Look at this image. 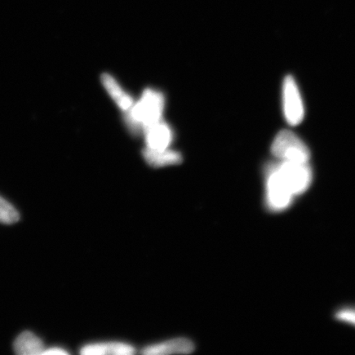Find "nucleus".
<instances>
[{"label": "nucleus", "instance_id": "obj_1", "mask_svg": "<svg viewBox=\"0 0 355 355\" xmlns=\"http://www.w3.org/2000/svg\"><path fill=\"white\" fill-rule=\"evenodd\" d=\"M165 98L161 92L146 89L137 103L127 111L125 122L130 130L139 135L146 127L162 121Z\"/></svg>", "mask_w": 355, "mask_h": 355}, {"label": "nucleus", "instance_id": "obj_2", "mask_svg": "<svg viewBox=\"0 0 355 355\" xmlns=\"http://www.w3.org/2000/svg\"><path fill=\"white\" fill-rule=\"evenodd\" d=\"M272 153L282 162L308 163L310 153L298 136L288 130H283L275 137L272 144Z\"/></svg>", "mask_w": 355, "mask_h": 355}, {"label": "nucleus", "instance_id": "obj_3", "mask_svg": "<svg viewBox=\"0 0 355 355\" xmlns=\"http://www.w3.org/2000/svg\"><path fill=\"white\" fill-rule=\"evenodd\" d=\"M294 195L279 174L277 166L269 168L266 183V202L270 211H282L291 205Z\"/></svg>", "mask_w": 355, "mask_h": 355}, {"label": "nucleus", "instance_id": "obj_4", "mask_svg": "<svg viewBox=\"0 0 355 355\" xmlns=\"http://www.w3.org/2000/svg\"><path fill=\"white\" fill-rule=\"evenodd\" d=\"M276 166L279 174L294 196L304 193L312 183L313 173L309 162L281 161Z\"/></svg>", "mask_w": 355, "mask_h": 355}, {"label": "nucleus", "instance_id": "obj_5", "mask_svg": "<svg viewBox=\"0 0 355 355\" xmlns=\"http://www.w3.org/2000/svg\"><path fill=\"white\" fill-rule=\"evenodd\" d=\"M283 109L288 123L298 125L304 118V105L295 79L288 76L283 83Z\"/></svg>", "mask_w": 355, "mask_h": 355}, {"label": "nucleus", "instance_id": "obj_6", "mask_svg": "<svg viewBox=\"0 0 355 355\" xmlns=\"http://www.w3.org/2000/svg\"><path fill=\"white\" fill-rule=\"evenodd\" d=\"M195 346L187 338H175L161 343L150 345L141 350L146 355L189 354L193 352Z\"/></svg>", "mask_w": 355, "mask_h": 355}, {"label": "nucleus", "instance_id": "obj_7", "mask_svg": "<svg viewBox=\"0 0 355 355\" xmlns=\"http://www.w3.org/2000/svg\"><path fill=\"white\" fill-rule=\"evenodd\" d=\"M148 148L155 150L167 149L173 139V133L170 126L159 121L146 127L144 130Z\"/></svg>", "mask_w": 355, "mask_h": 355}, {"label": "nucleus", "instance_id": "obj_8", "mask_svg": "<svg viewBox=\"0 0 355 355\" xmlns=\"http://www.w3.org/2000/svg\"><path fill=\"white\" fill-rule=\"evenodd\" d=\"M80 353L83 355H131L136 353V349L130 344L112 341L85 345Z\"/></svg>", "mask_w": 355, "mask_h": 355}, {"label": "nucleus", "instance_id": "obj_9", "mask_svg": "<svg viewBox=\"0 0 355 355\" xmlns=\"http://www.w3.org/2000/svg\"><path fill=\"white\" fill-rule=\"evenodd\" d=\"M146 162L153 167L178 165L183 161L180 153L168 149L155 150L146 148L143 152Z\"/></svg>", "mask_w": 355, "mask_h": 355}, {"label": "nucleus", "instance_id": "obj_10", "mask_svg": "<svg viewBox=\"0 0 355 355\" xmlns=\"http://www.w3.org/2000/svg\"><path fill=\"white\" fill-rule=\"evenodd\" d=\"M13 348H15V352L19 355L43 354L46 349L43 341L30 331L22 332L17 336Z\"/></svg>", "mask_w": 355, "mask_h": 355}, {"label": "nucleus", "instance_id": "obj_11", "mask_svg": "<svg viewBox=\"0 0 355 355\" xmlns=\"http://www.w3.org/2000/svg\"><path fill=\"white\" fill-rule=\"evenodd\" d=\"M101 82L103 83L106 90L112 97V99L116 102L121 110L127 112L133 105V101L130 96L122 90L115 79L108 73L102 74Z\"/></svg>", "mask_w": 355, "mask_h": 355}, {"label": "nucleus", "instance_id": "obj_12", "mask_svg": "<svg viewBox=\"0 0 355 355\" xmlns=\"http://www.w3.org/2000/svg\"><path fill=\"white\" fill-rule=\"evenodd\" d=\"M19 220V212L6 199L0 197V223L11 225Z\"/></svg>", "mask_w": 355, "mask_h": 355}, {"label": "nucleus", "instance_id": "obj_13", "mask_svg": "<svg viewBox=\"0 0 355 355\" xmlns=\"http://www.w3.org/2000/svg\"><path fill=\"white\" fill-rule=\"evenodd\" d=\"M336 318L337 320L355 327V308L340 309L336 313Z\"/></svg>", "mask_w": 355, "mask_h": 355}, {"label": "nucleus", "instance_id": "obj_14", "mask_svg": "<svg viewBox=\"0 0 355 355\" xmlns=\"http://www.w3.org/2000/svg\"><path fill=\"white\" fill-rule=\"evenodd\" d=\"M43 354L44 355H68L69 352H66V350L64 349L59 348V347H54V348L44 349Z\"/></svg>", "mask_w": 355, "mask_h": 355}]
</instances>
